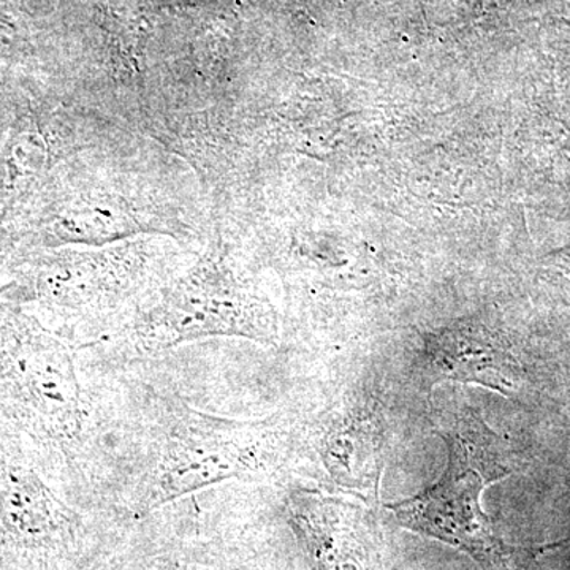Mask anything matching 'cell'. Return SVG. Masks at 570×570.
I'll list each match as a JSON object with an SVG mask.
<instances>
[{
    "instance_id": "cell-5",
    "label": "cell",
    "mask_w": 570,
    "mask_h": 570,
    "mask_svg": "<svg viewBox=\"0 0 570 570\" xmlns=\"http://www.w3.org/2000/svg\"><path fill=\"white\" fill-rule=\"evenodd\" d=\"M151 254L140 245L66 250L33 272L36 298L63 309L91 313L115 306L142 284Z\"/></svg>"
},
{
    "instance_id": "cell-8",
    "label": "cell",
    "mask_w": 570,
    "mask_h": 570,
    "mask_svg": "<svg viewBox=\"0 0 570 570\" xmlns=\"http://www.w3.org/2000/svg\"><path fill=\"white\" fill-rule=\"evenodd\" d=\"M0 519L18 538L45 540L62 531L67 515L36 472L11 466L0 478Z\"/></svg>"
},
{
    "instance_id": "cell-7",
    "label": "cell",
    "mask_w": 570,
    "mask_h": 570,
    "mask_svg": "<svg viewBox=\"0 0 570 570\" xmlns=\"http://www.w3.org/2000/svg\"><path fill=\"white\" fill-rule=\"evenodd\" d=\"M425 358L441 377L472 382L502 395L513 392L521 377L515 354L497 337L472 330L431 336L425 343Z\"/></svg>"
},
{
    "instance_id": "cell-9",
    "label": "cell",
    "mask_w": 570,
    "mask_h": 570,
    "mask_svg": "<svg viewBox=\"0 0 570 570\" xmlns=\"http://www.w3.org/2000/svg\"><path fill=\"white\" fill-rule=\"evenodd\" d=\"M47 163V149L39 135H11L0 151V223L10 216L40 178Z\"/></svg>"
},
{
    "instance_id": "cell-3",
    "label": "cell",
    "mask_w": 570,
    "mask_h": 570,
    "mask_svg": "<svg viewBox=\"0 0 570 570\" xmlns=\"http://www.w3.org/2000/svg\"><path fill=\"white\" fill-rule=\"evenodd\" d=\"M217 336L269 344L276 340V322L264 303L236 283L216 250H209L138 314L134 343L154 354Z\"/></svg>"
},
{
    "instance_id": "cell-6",
    "label": "cell",
    "mask_w": 570,
    "mask_h": 570,
    "mask_svg": "<svg viewBox=\"0 0 570 570\" xmlns=\"http://www.w3.org/2000/svg\"><path fill=\"white\" fill-rule=\"evenodd\" d=\"M288 512L317 570H381L370 513L343 499L292 494Z\"/></svg>"
},
{
    "instance_id": "cell-4",
    "label": "cell",
    "mask_w": 570,
    "mask_h": 570,
    "mask_svg": "<svg viewBox=\"0 0 570 570\" xmlns=\"http://www.w3.org/2000/svg\"><path fill=\"white\" fill-rule=\"evenodd\" d=\"M0 384L52 436H80L85 411L77 367L67 347L48 333L21 326L3 336Z\"/></svg>"
},
{
    "instance_id": "cell-2",
    "label": "cell",
    "mask_w": 570,
    "mask_h": 570,
    "mask_svg": "<svg viewBox=\"0 0 570 570\" xmlns=\"http://www.w3.org/2000/svg\"><path fill=\"white\" fill-rule=\"evenodd\" d=\"M441 438L449 449L441 480L390 509L401 527L463 550L485 568H498L505 547L480 504L487 487L510 472L501 459L498 436L483 420L466 415L444 426Z\"/></svg>"
},
{
    "instance_id": "cell-1",
    "label": "cell",
    "mask_w": 570,
    "mask_h": 570,
    "mask_svg": "<svg viewBox=\"0 0 570 570\" xmlns=\"http://www.w3.org/2000/svg\"><path fill=\"white\" fill-rule=\"evenodd\" d=\"M287 441L277 419H224L184 409L154 444L137 510L153 512L227 480L266 478L283 464Z\"/></svg>"
}]
</instances>
